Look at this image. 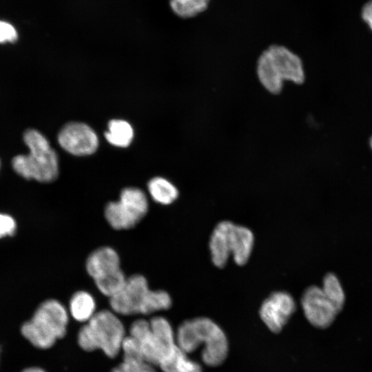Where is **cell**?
Listing matches in <instances>:
<instances>
[{"label":"cell","instance_id":"obj_23","mask_svg":"<svg viewBox=\"0 0 372 372\" xmlns=\"http://www.w3.org/2000/svg\"><path fill=\"white\" fill-rule=\"evenodd\" d=\"M19 34L14 26L3 20H0V43H15Z\"/></svg>","mask_w":372,"mask_h":372},{"label":"cell","instance_id":"obj_13","mask_svg":"<svg viewBox=\"0 0 372 372\" xmlns=\"http://www.w3.org/2000/svg\"><path fill=\"white\" fill-rule=\"evenodd\" d=\"M149 324L152 336L161 355V363L177 347L175 333L169 322L164 317L151 318Z\"/></svg>","mask_w":372,"mask_h":372},{"label":"cell","instance_id":"obj_24","mask_svg":"<svg viewBox=\"0 0 372 372\" xmlns=\"http://www.w3.org/2000/svg\"><path fill=\"white\" fill-rule=\"evenodd\" d=\"M16 230V222L14 218L5 214L0 213V238L12 236Z\"/></svg>","mask_w":372,"mask_h":372},{"label":"cell","instance_id":"obj_10","mask_svg":"<svg viewBox=\"0 0 372 372\" xmlns=\"http://www.w3.org/2000/svg\"><path fill=\"white\" fill-rule=\"evenodd\" d=\"M301 304L307 320L320 329L329 327L339 313L318 286H311L304 291Z\"/></svg>","mask_w":372,"mask_h":372},{"label":"cell","instance_id":"obj_20","mask_svg":"<svg viewBox=\"0 0 372 372\" xmlns=\"http://www.w3.org/2000/svg\"><path fill=\"white\" fill-rule=\"evenodd\" d=\"M127 277L121 269L102 278L94 280L98 290L109 298L117 294L125 285Z\"/></svg>","mask_w":372,"mask_h":372},{"label":"cell","instance_id":"obj_26","mask_svg":"<svg viewBox=\"0 0 372 372\" xmlns=\"http://www.w3.org/2000/svg\"><path fill=\"white\" fill-rule=\"evenodd\" d=\"M22 372H45L43 369L39 367H29L24 369Z\"/></svg>","mask_w":372,"mask_h":372},{"label":"cell","instance_id":"obj_9","mask_svg":"<svg viewBox=\"0 0 372 372\" xmlns=\"http://www.w3.org/2000/svg\"><path fill=\"white\" fill-rule=\"evenodd\" d=\"M60 146L74 156H83L94 154L99 147V138L88 125L70 122L65 125L58 134Z\"/></svg>","mask_w":372,"mask_h":372},{"label":"cell","instance_id":"obj_25","mask_svg":"<svg viewBox=\"0 0 372 372\" xmlns=\"http://www.w3.org/2000/svg\"><path fill=\"white\" fill-rule=\"evenodd\" d=\"M362 17L372 30V0L364 5L362 10Z\"/></svg>","mask_w":372,"mask_h":372},{"label":"cell","instance_id":"obj_6","mask_svg":"<svg viewBox=\"0 0 372 372\" xmlns=\"http://www.w3.org/2000/svg\"><path fill=\"white\" fill-rule=\"evenodd\" d=\"M254 236L248 228L230 221L216 226L209 240L211 260L215 266L223 267L230 256L238 265L248 261L254 246Z\"/></svg>","mask_w":372,"mask_h":372},{"label":"cell","instance_id":"obj_18","mask_svg":"<svg viewBox=\"0 0 372 372\" xmlns=\"http://www.w3.org/2000/svg\"><path fill=\"white\" fill-rule=\"evenodd\" d=\"M211 0H169L173 12L182 19H190L205 11Z\"/></svg>","mask_w":372,"mask_h":372},{"label":"cell","instance_id":"obj_19","mask_svg":"<svg viewBox=\"0 0 372 372\" xmlns=\"http://www.w3.org/2000/svg\"><path fill=\"white\" fill-rule=\"evenodd\" d=\"M329 300L340 312L344 304L345 295L338 277L332 273H327L321 287Z\"/></svg>","mask_w":372,"mask_h":372},{"label":"cell","instance_id":"obj_5","mask_svg":"<svg viewBox=\"0 0 372 372\" xmlns=\"http://www.w3.org/2000/svg\"><path fill=\"white\" fill-rule=\"evenodd\" d=\"M125 336L124 325L117 314L113 311L103 309L96 311L81 327L77 341L85 351L101 349L107 356L113 358L121 351Z\"/></svg>","mask_w":372,"mask_h":372},{"label":"cell","instance_id":"obj_11","mask_svg":"<svg viewBox=\"0 0 372 372\" xmlns=\"http://www.w3.org/2000/svg\"><path fill=\"white\" fill-rule=\"evenodd\" d=\"M295 310L293 297L287 292L276 291L264 300L259 313L268 329L273 333H279Z\"/></svg>","mask_w":372,"mask_h":372},{"label":"cell","instance_id":"obj_21","mask_svg":"<svg viewBox=\"0 0 372 372\" xmlns=\"http://www.w3.org/2000/svg\"><path fill=\"white\" fill-rule=\"evenodd\" d=\"M172 302L169 294L164 290L150 289L141 314L149 315L162 310H167L172 306Z\"/></svg>","mask_w":372,"mask_h":372},{"label":"cell","instance_id":"obj_7","mask_svg":"<svg viewBox=\"0 0 372 372\" xmlns=\"http://www.w3.org/2000/svg\"><path fill=\"white\" fill-rule=\"evenodd\" d=\"M149 209L148 197L136 187L121 190L117 200L109 202L104 209L105 218L116 230L134 227L146 216Z\"/></svg>","mask_w":372,"mask_h":372},{"label":"cell","instance_id":"obj_8","mask_svg":"<svg viewBox=\"0 0 372 372\" xmlns=\"http://www.w3.org/2000/svg\"><path fill=\"white\" fill-rule=\"evenodd\" d=\"M147 278L134 274L127 278L123 288L109 298L112 311L117 315L141 314V309L149 291Z\"/></svg>","mask_w":372,"mask_h":372},{"label":"cell","instance_id":"obj_27","mask_svg":"<svg viewBox=\"0 0 372 372\" xmlns=\"http://www.w3.org/2000/svg\"><path fill=\"white\" fill-rule=\"evenodd\" d=\"M112 372H124L122 369L120 367V366L118 365V366H116V368H114Z\"/></svg>","mask_w":372,"mask_h":372},{"label":"cell","instance_id":"obj_2","mask_svg":"<svg viewBox=\"0 0 372 372\" xmlns=\"http://www.w3.org/2000/svg\"><path fill=\"white\" fill-rule=\"evenodd\" d=\"M258 79L272 94H280L285 81L300 85L305 72L300 57L284 45H271L259 56L256 65Z\"/></svg>","mask_w":372,"mask_h":372},{"label":"cell","instance_id":"obj_29","mask_svg":"<svg viewBox=\"0 0 372 372\" xmlns=\"http://www.w3.org/2000/svg\"><path fill=\"white\" fill-rule=\"evenodd\" d=\"M1 347H0V354H1Z\"/></svg>","mask_w":372,"mask_h":372},{"label":"cell","instance_id":"obj_15","mask_svg":"<svg viewBox=\"0 0 372 372\" xmlns=\"http://www.w3.org/2000/svg\"><path fill=\"white\" fill-rule=\"evenodd\" d=\"M147 192L155 203L162 205L173 203L178 197L177 187L168 179L162 176L151 178L147 185Z\"/></svg>","mask_w":372,"mask_h":372},{"label":"cell","instance_id":"obj_28","mask_svg":"<svg viewBox=\"0 0 372 372\" xmlns=\"http://www.w3.org/2000/svg\"><path fill=\"white\" fill-rule=\"evenodd\" d=\"M369 146H370V148L372 150V136H371V138L369 139Z\"/></svg>","mask_w":372,"mask_h":372},{"label":"cell","instance_id":"obj_14","mask_svg":"<svg viewBox=\"0 0 372 372\" xmlns=\"http://www.w3.org/2000/svg\"><path fill=\"white\" fill-rule=\"evenodd\" d=\"M96 307L93 296L84 290L75 292L69 302L70 316L80 322H87L96 313Z\"/></svg>","mask_w":372,"mask_h":372},{"label":"cell","instance_id":"obj_17","mask_svg":"<svg viewBox=\"0 0 372 372\" xmlns=\"http://www.w3.org/2000/svg\"><path fill=\"white\" fill-rule=\"evenodd\" d=\"M187 355L177 347L159 366L164 372H203L200 364Z\"/></svg>","mask_w":372,"mask_h":372},{"label":"cell","instance_id":"obj_3","mask_svg":"<svg viewBox=\"0 0 372 372\" xmlns=\"http://www.w3.org/2000/svg\"><path fill=\"white\" fill-rule=\"evenodd\" d=\"M23 141L29 154L13 158L12 165L15 172L25 179L40 183L55 180L59 173V158L46 137L37 130L29 129L23 134Z\"/></svg>","mask_w":372,"mask_h":372},{"label":"cell","instance_id":"obj_4","mask_svg":"<svg viewBox=\"0 0 372 372\" xmlns=\"http://www.w3.org/2000/svg\"><path fill=\"white\" fill-rule=\"evenodd\" d=\"M69 321L68 311L59 300L43 301L32 318L24 322L21 332L25 339L39 349H46L66 333Z\"/></svg>","mask_w":372,"mask_h":372},{"label":"cell","instance_id":"obj_16","mask_svg":"<svg viewBox=\"0 0 372 372\" xmlns=\"http://www.w3.org/2000/svg\"><path fill=\"white\" fill-rule=\"evenodd\" d=\"M105 132L106 141L112 145L118 147H128L134 138V130L131 124L123 119H112Z\"/></svg>","mask_w":372,"mask_h":372},{"label":"cell","instance_id":"obj_22","mask_svg":"<svg viewBox=\"0 0 372 372\" xmlns=\"http://www.w3.org/2000/svg\"><path fill=\"white\" fill-rule=\"evenodd\" d=\"M119 366L124 372H156L154 365L143 358H123Z\"/></svg>","mask_w":372,"mask_h":372},{"label":"cell","instance_id":"obj_1","mask_svg":"<svg viewBox=\"0 0 372 372\" xmlns=\"http://www.w3.org/2000/svg\"><path fill=\"white\" fill-rule=\"evenodd\" d=\"M177 347L188 354L203 346L202 360L210 366L221 364L228 354V341L222 329L211 319L204 317L187 320L177 329Z\"/></svg>","mask_w":372,"mask_h":372},{"label":"cell","instance_id":"obj_12","mask_svg":"<svg viewBox=\"0 0 372 372\" xmlns=\"http://www.w3.org/2000/svg\"><path fill=\"white\" fill-rule=\"evenodd\" d=\"M121 268L118 254L111 247L103 246L94 250L85 261L87 274L96 280L105 277Z\"/></svg>","mask_w":372,"mask_h":372}]
</instances>
